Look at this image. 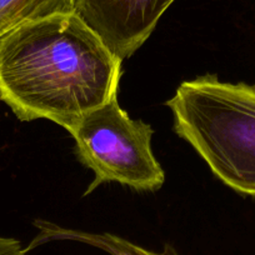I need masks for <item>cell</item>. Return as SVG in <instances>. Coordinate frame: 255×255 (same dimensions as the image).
<instances>
[{
    "instance_id": "6da1fadb",
    "label": "cell",
    "mask_w": 255,
    "mask_h": 255,
    "mask_svg": "<svg viewBox=\"0 0 255 255\" xmlns=\"http://www.w3.org/2000/svg\"><path fill=\"white\" fill-rule=\"evenodd\" d=\"M122 63L75 13L28 21L0 39V100L21 122L70 133L118 95Z\"/></svg>"
},
{
    "instance_id": "7a4b0ae2",
    "label": "cell",
    "mask_w": 255,
    "mask_h": 255,
    "mask_svg": "<svg viewBox=\"0 0 255 255\" xmlns=\"http://www.w3.org/2000/svg\"><path fill=\"white\" fill-rule=\"evenodd\" d=\"M173 129L225 185L255 197V85L205 74L181 83L165 103Z\"/></svg>"
},
{
    "instance_id": "3957f363",
    "label": "cell",
    "mask_w": 255,
    "mask_h": 255,
    "mask_svg": "<svg viewBox=\"0 0 255 255\" xmlns=\"http://www.w3.org/2000/svg\"><path fill=\"white\" fill-rule=\"evenodd\" d=\"M69 134L78 160L94 173L84 197L105 183L136 191H156L163 186L165 173L151 150L153 128L131 119L118 95L87 113Z\"/></svg>"
},
{
    "instance_id": "277c9868",
    "label": "cell",
    "mask_w": 255,
    "mask_h": 255,
    "mask_svg": "<svg viewBox=\"0 0 255 255\" xmlns=\"http://www.w3.org/2000/svg\"><path fill=\"white\" fill-rule=\"evenodd\" d=\"M174 0H77L74 13L119 60L141 48Z\"/></svg>"
},
{
    "instance_id": "5b68a950",
    "label": "cell",
    "mask_w": 255,
    "mask_h": 255,
    "mask_svg": "<svg viewBox=\"0 0 255 255\" xmlns=\"http://www.w3.org/2000/svg\"><path fill=\"white\" fill-rule=\"evenodd\" d=\"M39 233L26 248L28 252L51 242H75L90 245L110 255H180L173 245L165 244L160 253L145 249L112 233H92L56 225L46 220H36Z\"/></svg>"
},
{
    "instance_id": "8992f818",
    "label": "cell",
    "mask_w": 255,
    "mask_h": 255,
    "mask_svg": "<svg viewBox=\"0 0 255 255\" xmlns=\"http://www.w3.org/2000/svg\"><path fill=\"white\" fill-rule=\"evenodd\" d=\"M77 0H0V39L28 21L74 13Z\"/></svg>"
},
{
    "instance_id": "52a82bcc",
    "label": "cell",
    "mask_w": 255,
    "mask_h": 255,
    "mask_svg": "<svg viewBox=\"0 0 255 255\" xmlns=\"http://www.w3.org/2000/svg\"><path fill=\"white\" fill-rule=\"evenodd\" d=\"M0 255H28V250L14 238L0 237Z\"/></svg>"
}]
</instances>
